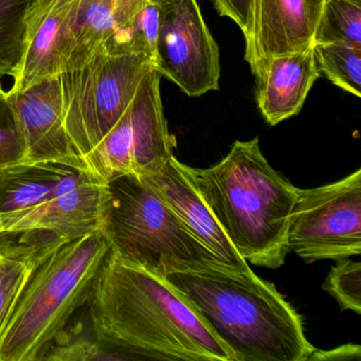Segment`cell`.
<instances>
[{
    "mask_svg": "<svg viewBox=\"0 0 361 361\" xmlns=\"http://www.w3.org/2000/svg\"><path fill=\"white\" fill-rule=\"evenodd\" d=\"M212 3L219 16L238 25L247 41L252 28L253 0H212Z\"/></svg>",
    "mask_w": 361,
    "mask_h": 361,
    "instance_id": "cell-24",
    "label": "cell"
},
{
    "mask_svg": "<svg viewBox=\"0 0 361 361\" xmlns=\"http://www.w3.org/2000/svg\"><path fill=\"white\" fill-rule=\"evenodd\" d=\"M109 251L106 238L97 230L66 240L39 264L0 339V361H39L90 301Z\"/></svg>",
    "mask_w": 361,
    "mask_h": 361,
    "instance_id": "cell-4",
    "label": "cell"
},
{
    "mask_svg": "<svg viewBox=\"0 0 361 361\" xmlns=\"http://www.w3.org/2000/svg\"><path fill=\"white\" fill-rule=\"evenodd\" d=\"M155 69L187 96L219 90V46L196 0L166 3L156 41Z\"/></svg>",
    "mask_w": 361,
    "mask_h": 361,
    "instance_id": "cell-9",
    "label": "cell"
},
{
    "mask_svg": "<svg viewBox=\"0 0 361 361\" xmlns=\"http://www.w3.org/2000/svg\"><path fill=\"white\" fill-rule=\"evenodd\" d=\"M0 234V339L39 264L67 238L48 231Z\"/></svg>",
    "mask_w": 361,
    "mask_h": 361,
    "instance_id": "cell-17",
    "label": "cell"
},
{
    "mask_svg": "<svg viewBox=\"0 0 361 361\" xmlns=\"http://www.w3.org/2000/svg\"><path fill=\"white\" fill-rule=\"evenodd\" d=\"M160 79L155 68L145 75L123 115L84 160L98 180L107 183L122 175L152 176L174 156L176 138L164 117Z\"/></svg>",
    "mask_w": 361,
    "mask_h": 361,
    "instance_id": "cell-7",
    "label": "cell"
},
{
    "mask_svg": "<svg viewBox=\"0 0 361 361\" xmlns=\"http://www.w3.org/2000/svg\"><path fill=\"white\" fill-rule=\"evenodd\" d=\"M183 169L240 257L276 269L285 263L289 219L300 189L268 164L259 138L235 141L208 169Z\"/></svg>",
    "mask_w": 361,
    "mask_h": 361,
    "instance_id": "cell-3",
    "label": "cell"
},
{
    "mask_svg": "<svg viewBox=\"0 0 361 361\" xmlns=\"http://www.w3.org/2000/svg\"><path fill=\"white\" fill-rule=\"evenodd\" d=\"M4 92L3 85H1V83H0V92Z\"/></svg>",
    "mask_w": 361,
    "mask_h": 361,
    "instance_id": "cell-26",
    "label": "cell"
},
{
    "mask_svg": "<svg viewBox=\"0 0 361 361\" xmlns=\"http://www.w3.org/2000/svg\"><path fill=\"white\" fill-rule=\"evenodd\" d=\"M35 0H0V77H13L24 52L27 18Z\"/></svg>",
    "mask_w": 361,
    "mask_h": 361,
    "instance_id": "cell-20",
    "label": "cell"
},
{
    "mask_svg": "<svg viewBox=\"0 0 361 361\" xmlns=\"http://www.w3.org/2000/svg\"><path fill=\"white\" fill-rule=\"evenodd\" d=\"M139 0H81L62 56L64 71L87 62L99 50L114 48Z\"/></svg>",
    "mask_w": 361,
    "mask_h": 361,
    "instance_id": "cell-16",
    "label": "cell"
},
{
    "mask_svg": "<svg viewBox=\"0 0 361 361\" xmlns=\"http://www.w3.org/2000/svg\"><path fill=\"white\" fill-rule=\"evenodd\" d=\"M81 0H35L25 35L24 52L11 92H23L60 75L69 28Z\"/></svg>",
    "mask_w": 361,
    "mask_h": 361,
    "instance_id": "cell-12",
    "label": "cell"
},
{
    "mask_svg": "<svg viewBox=\"0 0 361 361\" xmlns=\"http://www.w3.org/2000/svg\"><path fill=\"white\" fill-rule=\"evenodd\" d=\"M164 278L193 304L234 361H308L314 352L300 314L252 270L174 263Z\"/></svg>",
    "mask_w": 361,
    "mask_h": 361,
    "instance_id": "cell-2",
    "label": "cell"
},
{
    "mask_svg": "<svg viewBox=\"0 0 361 361\" xmlns=\"http://www.w3.org/2000/svg\"><path fill=\"white\" fill-rule=\"evenodd\" d=\"M319 71L334 85L360 98L361 48L345 44H314Z\"/></svg>",
    "mask_w": 361,
    "mask_h": 361,
    "instance_id": "cell-21",
    "label": "cell"
},
{
    "mask_svg": "<svg viewBox=\"0 0 361 361\" xmlns=\"http://www.w3.org/2000/svg\"><path fill=\"white\" fill-rule=\"evenodd\" d=\"M159 197L174 211L190 232L210 249L224 265L238 271H249L248 263L234 248L212 211L194 187L183 162L173 156L152 176L143 177Z\"/></svg>",
    "mask_w": 361,
    "mask_h": 361,
    "instance_id": "cell-13",
    "label": "cell"
},
{
    "mask_svg": "<svg viewBox=\"0 0 361 361\" xmlns=\"http://www.w3.org/2000/svg\"><path fill=\"white\" fill-rule=\"evenodd\" d=\"M79 170L56 162H39L0 171V234L10 233L51 202Z\"/></svg>",
    "mask_w": 361,
    "mask_h": 361,
    "instance_id": "cell-15",
    "label": "cell"
},
{
    "mask_svg": "<svg viewBox=\"0 0 361 361\" xmlns=\"http://www.w3.org/2000/svg\"><path fill=\"white\" fill-rule=\"evenodd\" d=\"M153 68L147 54L104 48L79 68L60 73L65 128L83 161L111 132Z\"/></svg>",
    "mask_w": 361,
    "mask_h": 361,
    "instance_id": "cell-6",
    "label": "cell"
},
{
    "mask_svg": "<svg viewBox=\"0 0 361 361\" xmlns=\"http://www.w3.org/2000/svg\"><path fill=\"white\" fill-rule=\"evenodd\" d=\"M324 0H253L245 60L257 75L269 59L314 45Z\"/></svg>",
    "mask_w": 361,
    "mask_h": 361,
    "instance_id": "cell-11",
    "label": "cell"
},
{
    "mask_svg": "<svg viewBox=\"0 0 361 361\" xmlns=\"http://www.w3.org/2000/svg\"><path fill=\"white\" fill-rule=\"evenodd\" d=\"M287 245L307 263L360 255V169L336 183L300 190Z\"/></svg>",
    "mask_w": 361,
    "mask_h": 361,
    "instance_id": "cell-8",
    "label": "cell"
},
{
    "mask_svg": "<svg viewBox=\"0 0 361 361\" xmlns=\"http://www.w3.org/2000/svg\"><path fill=\"white\" fill-rule=\"evenodd\" d=\"M28 164L24 137L20 132L7 92H0V171Z\"/></svg>",
    "mask_w": 361,
    "mask_h": 361,
    "instance_id": "cell-23",
    "label": "cell"
},
{
    "mask_svg": "<svg viewBox=\"0 0 361 361\" xmlns=\"http://www.w3.org/2000/svg\"><path fill=\"white\" fill-rule=\"evenodd\" d=\"M331 43L361 48V0H324L314 45Z\"/></svg>",
    "mask_w": 361,
    "mask_h": 361,
    "instance_id": "cell-19",
    "label": "cell"
},
{
    "mask_svg": "<svg viewBox=\"0 0 361 361\" xmlns=\"http://www.w3.org/2000/svg\"><path fill=\"white\" fill-rule=\"evenodd\" d=\"M323 288L337 300L342 310H361V264L350 259H340L331 268Z\"/></svg>",
    "mask_w": 361,
    "mask_h": 361,
    "instance_id": "cell-22",
    "label": "cell"
},
{
    "mask_svg": "<svg viewBox=\"0 0 361 361\" xmlns=\"http://www.w3.org/2000/svg\"><path fill=\"white\" fill-rule=\"evenodd\" d=\"M87 305L99 335L133 360L234 361L185 295L111 249Z\"/></svg>",
    "mask_w": 361,
    "mask_h": 361,
    "instance_id": "cell-1",
    "label": "cell"
},
{
    "mask_svg": "<svg viewBox=\"0 0 361 361\" xmlns=\"http://www.w3.org/2000/svg\"><path fill=\"white\" fill-rule=\"evenodd\" d=\"M361 358V348L355 344H345L331 350H317L310 354L308 360H352Z\"/></svg>",
    "mask_w": 361,
    "mask_h": 361,
    "instance_id": "cell-25",
    "label": "cell"
},
{
    "mask_svg": "<svg viewBox=\"0 0 361 361\" xmlns=\"http://www.w3.org/2000/svg\"><path fill=\"white\" fill-rule=\"evenodd\" d=\"M24 137L28 164L56 162L86 169L64 124L60 75L23 92H7Z\"/></svg>",
    "mask_w": 361,
    "mask_h": 361,
    "instance_id": "cell-10",
    "label": "cell"
},
{
    "mask_svg": "<svg viewBox=\"0 0 361 361\" xmlns=\"http://www.w3.org/2000/svg\"><path fill=\"white\" fill-rule=\"evenodd\" d=\"M107 188L101 231L120 257L162 276L174 263L223 264L145 179L122 175Z\"/></svg>",
    "mask_w": 361,
    "mask_h": 361,
    "instance_id": "cell-5",
    "label": "cell"
},
{
    "mask_svg": "<svg viewBox=\"0 0 361 361\" xmlns=\"http://www.w3.org/2000/svg\"><path fill=\"white\" fill-rule=\"evenodd\" d=\"M321 73L314 45L269 59L257 75V103L270 126L298 115Z\"/></svg>",
    "mask_w": 361,
    "mask_h": 361,
    "instance_id": "cell-14",
    "label": "cell"
},
{
    "mask_svg": "<svg viewBox=\"0 0 361 361\" xmlns=\"http://www.w3.org/2000/svg\"><path fill=\"white\" fill-rule=\"evenodd\" d=\"M133 360L94 329L87 304L82 306L52 339L39 361Z\"/></svg>",
    "mask_w": 361,
    "mask_h": 361,
    "instance_id": "cell-18",
    "label": "cell"
}]
</instances>
